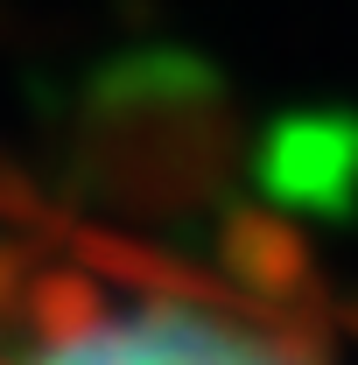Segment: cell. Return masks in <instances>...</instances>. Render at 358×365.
Instances as JSON below:
<instances>
[{
	"mask_svg": "<svg viewBox=\"0 0 358 365\" xmlns=\"http://www.w3.org/2000/svg\"><path fill=\"white\" fill-rule=\"evenodd\" d=\"M0 365H352L288 253L183 246L7 190Z\"/></svg>",
	"mask_w": 358,
	"mask_h": 365,
	"instance_id": "cell-1",
	"label": "cell"
}]
</instances>
